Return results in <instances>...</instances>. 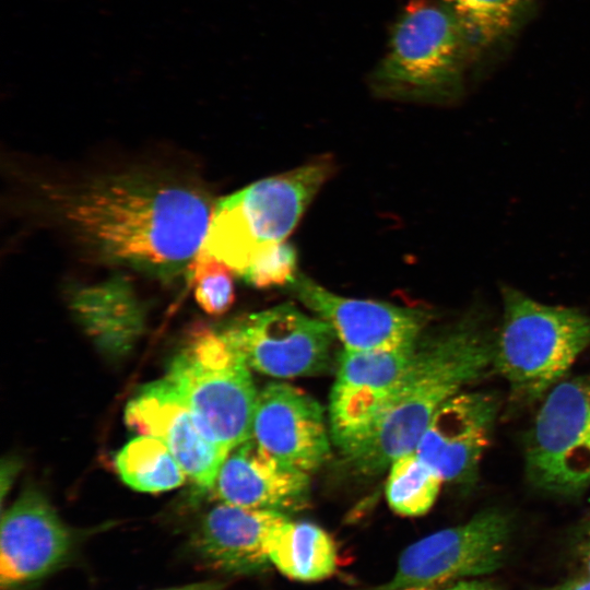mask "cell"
<instances>
[{"label": "cell", "instance_id": "cell-15", "mask_svg": "<svg viewBox=\"0 0 590 590\" xmlns=\"http://www.w3.org/2000/svg\"><path fill=\"white\" fill-rule=\"evenodd\" d=\"M125 422L140 435L160 439L197 485L212 488L227 452L199 428L189 406L165 378L140 388L125 410Z\"/></svg>", "mask_w": 590, "mask_h": 590}, {"label": "cell", "instance_id": "cell-25", "mask_svg": "<svg viewBox=\"0 0 590 590\" xmlns=\"http://www.w3.org/2000/svg\"><path fill=\"white\" fill-rule=\"evenodd\" d=\"M162 590H224V586L219 581H200Z\"/></svg>", "mask_w": 590, "mask_h": 590}, {"label": "cell", "instance_id": "cell-14", "mask_svg": "<svg viewBox=\"0 0 590 590\" xmlns=\"http://www.w3.org/2000/svg\"><path fill=\"white\" fill-rule=\"evenodd\" d=\"M251 438L282 463L308 474L330 456L323 408L285 382H271L258 392Z\"/></svg>", "mask_w": 590, "mask_h": 590}, {"label": "cell", "instance_id": "cell-10", "mask_svg": "<svg viewBox=\"0 0 590 590\" xmlns=\"http://www.w3.org/2000/svg\"><path fill=\"white\" fill-rule=\"evenodd\" d=\"M420 340L340 355L329 402L330 437L344 456L369 430L409 365Z\"/></svg>", "mask_w": 590, "mask_h": 590}, {"label": "cell", "instance_id": "cell-22", "mask_svg": "<svg viewBox=\"0 0 590 590\" xmlns=\"http://www.w3.org/2000/svg\"><path fill=\"white\" fill-rule=\"evenodd\" d=\"M234 272L226 263L201 248L188 275L192 280L194 298L209 315L225 314L235 300Z\"/></svg>", "mask_w": 590, "mask_h": 590}, {"label": "cell", "instance_id": "cell-3", "mask_svg": "<svg viewBox=\"0 0 590 590\" xmlns=\"http://www.w3.org/2000/svg\"><path fill=\"white\" fill-rule=\"evenodd\" d=\"M502 300L493 367L516 400L532 402L562 381L590 345V315L540 303L508 285Z\"/></svg>", "mask_w": 590, "mask_h": 590}, {"label": "cell", "instance_id": "cell-23", "mask_svg": "<svg viewBox=\"0 0 590 590\" xmlns=\"http://www.w3.org/2000/svg\"><path fill=\"white\" fill-rule=\"evenodd\" d=\"M297 252L288 243H278L260 251L239 275L256 288L291 284L297 275Z\"/></svg>", "mask_w": 590, "mask_h": 590}, {"label": "cell", "instance_id": "cell-16", "mask_svg": "<svg viewBox=\"0 0 590 590\" xmlns=\"http://www.w3.org/2000/svg\"><path fill=\"white\" fill-rule=\"evenodd\" d=\"M287 515L219 503L192 532L190 546L208 566L229 575H258L271 567L269 545Z\"/></svg>", "mask_w": 590, "mask_h": 590}, {"label": "cell", "instance_id": "cell-9", "mask_svg": "<svg viewBox=\"0 0 590 590\" xmlns=\"http://www.w3.org/2000/svg\"><path fill=\"white\" fill-rule=\"evenodd\" d=\"M222 331L251 369L274 378L322 373L335 338L324 320L291 303L239 317Z\"/></svg>", "mask_w": 590, "mask_h": 590}, {"label": "cell", "instance_id": "cell-20", "mask_svg": "<svg viewBox=\"0 0 590 590\" xmlns=\"http://www.w3.org/2000/svg\"><path fill=\"white\" fill-rule=\"evenodd\" d=\"M386 498L398 515H425L435 504L444 480L414 451L396 458L389 465Z\"/></svg>", "mask_w": 590, "mask_h": 590}, {"label": "cell", "instance_id": "cell-4", "mask_svg": "<svg viewBox=\"0 0 590 590\" xmlns=\"http://www.w3.org/2000/svg\"><path fill=\"white\" fill-rule=\"evenodd\" d=\"M333 168L331 157H318L222 199L202 249L240 275L260 251L284 241Z\"/></svg>", "mask_w": 590, "mask_h": 590}, {"label": "cell", "instance_id": "cell-7", "mask_svg": "<svg viewBox=\"0 0 590 590\" xmlns=\"http://www.w3.org/2000/svg\"><path fill=\"white\" fill-rule=\"evenodd\" d=\"M511 524L506 512L483 510L461 524L410 544L387 581L361 590H444L489 574L505 559Z\"/></svg>", "mask_w": 590, "mask_h": 590}, {"label": "cell", "instance_id": "cell-19", "mask_svg": "<svg viewBox=\"0 0 590 590\" xmlns=\"http://www.w3.org/2000/svg\"><path fill=\"white\" fill-rule=\"evenodd\" d=\"M115 468L127 485L146 493L176 488L186 475L169 449L149 435L127 442L116 455Z\"/></svg>", "mask_w": 590, "mask_h": 590}, {"label": "cell", "instance_id": "cell-8", "mask_svg": "<svg viewBox=\"0 0 590 590\" xmlns=\"http://www.w3.org/2000/svg\"><path fill=\"white\" fill-rule=\"evenodd\" d=\"M526 449L531 483L575 495L590 486V376L563 379L544 397Z\"/></svg>", "mask_w": 590, "mask_h": 590}, {"label": "cell", "instance_id": "cell-26", "mask_svg": "<svg viewBox=\"0 0 590 590\" xmlns=\"http://www.w3.org/2000/svg\"><path fill=\"white\" fill-rule=\"evenodd\" d=\"M581 552H582V559L585 562V566L587 569V576L590 577V517L585 527Z\"/></svg>", "mask_w": 590, "mask_h": 590}, {"label": "cell", "instance_id": "cell-21", "mask_svg": "<svg viewBox=\"0 0 590 590\" xmlns=\"http://www.w3.org/2000/svg\"><path fill=\"white\" fill-rule=\"evenodd\" d=\"M467 33L483 43L505 35L515 24L526 0H445Z\"/></svg>", "mask_w": 590, "mask_h": 590}, {"label": "cell", "instance_id": "cell-27", "mask_svg": "<svg viewBox=\"0 0 590 590\" xmlns=\"http://www.w3.org/2000/svg\"><path fill=\"white\" fill-rule=\"evenodd\" d=\"M557 590H590V577L570 581Z\"/></svg>", "mask_w": 590, "mask_h": 590}, {"label": "cell", "instance_id": "cell-17", "mask_svg": "<svg viewBox=\"0 0 590 590\" xmlns=\"http://www.w3.org/2000/svg\"><path fill=\"white\" fill-rule=\"evenodd\" d=\"M212 492L221 503L287 515L308 506L310 481L249 438L229 451Z\"/></svg>", "mask_w": 590, "mask_h": 590}, {"label": "cell", "instance_id": "cell-2", "mask_svg": "<svg viewBox=\"0 0 590 590\" xmlns=\"http://www.w3.org/2000/svg\"><path fill=\"white\" fill-rule=\"evenodd\" d=\"M494 349L495 340L474 315L418 341L374 424L344 455L347 462L364 474H378L414 451L437 410L493 366Z\"/></svg>", "mask_w": 590, "mask_h": 590}, {"label": "cell", "instance_id": "cell-5", "mask_svg": "<svg viewBox=\"0 0 590 590\" xmlns=\"http://www.w3.org/2000/svg\"><path fill=\"white\" fill-rule=\"evenodd\" d=\"M166 379L201 432L229 453L251 438L256 392L250 367L222 330L200 327L173 358Z\"/></svg>", "mask_w": 590, "mask_h": 590}, {"label": "cell", "instance_id": "cell-1", "mask_svg": "<svg viewBox=\"0 0 590 590\" xmlns=\"http://www.w3.org/2000/svg\"><path fill=\"white\" fill-rule=\"evenodd\" d=\"M34 200L96 259L164 281L188 273L216 206L192 181L140 170L43 181Z\"/></svg>", "mask_w": 590, "mask_h": 590}, {"label": "cell", "instance_id": "cell-13", "mask_svg": "<svg viewBox=\"0 0 590 590\" xmlns=\"http://www.w3.org/2000/svg\"><path fill=\"white\" fill-rule=\"evenodd\" d=\"M72 545L48 500L39 492H24L2 515L1 590H17L51 574L69 558Z\"/></svg>", "mask_w": 590, "mask_h": 590}, {"label": "cell", "instance_id": "cell-11", "mask_svg": "<svg viewBox=\"0 0 590 590\" xmlns=\"http://www.w3.org/2000/svg\"><path fill=\"white\" fill-rule=\"evenodd\" d=\"M290 287L332 328L347 351L387 349L417 341L430 317L420 308L338 295L304 274H297Z\"/></svg>", "mask_w": 590, "mask_h": 590}, {"label": "cell", "instance_id": "cell-18", "mask_svg": "<svg viewBox=\"0 0 590 590\" xmlns=\"http://www.w3.org/2000/svg\"><path fill=\"white\" fill-rule=\"evenodd\" d=\"M271 566L302 582L331 577L338 569V548L332 536L309 521L290 518L276 530L269 545Z\"/></svg>", "mask_w": 590, "mask_h": 590}, {"label": "cell", "instance_id": "cell-6", "mask_svg": "<svg viewBox=\"0 0 590 590\" xmlns=\"http://www.w3.org/2000/svg\"><path fill=\"white\" fill-rule=\"evenodd\" d=\"M467 31L446 4L415 0L396 24L373 78L376 92L403 101L444 96L459 80Z\"/></svg>", "mask_w": 590, "mask_h": 590}, {"label": "cell", "instance_id": "cell-24", "mask_svg": "<svg viewBox=\"0 0 590 590\" xmlns=\"http://www.w3.org/2000/svg\"><path fill=\"white\" fill-rule=\"evenodd\" d=\"M444 590H498L491 583L477 579H465L456 582Z\"/></svg>", "mask_w": 590, "mask_h": 590}, {"label": "cell", "instance_id": "cell-12", "mask_svg": "<svg viewBox=\"0 0 590 590\" xmlns=\"http://www.w3.org/2000/svg\"><path fill=\"white\" fill-rule=\"evenodd\" d=\"M498 401L489 392L460 391L434 414L415 448L444 480L471 485L489 445Z\"/></svg>", "mask_w": 590, "mask_h": 590}]
</instances>
